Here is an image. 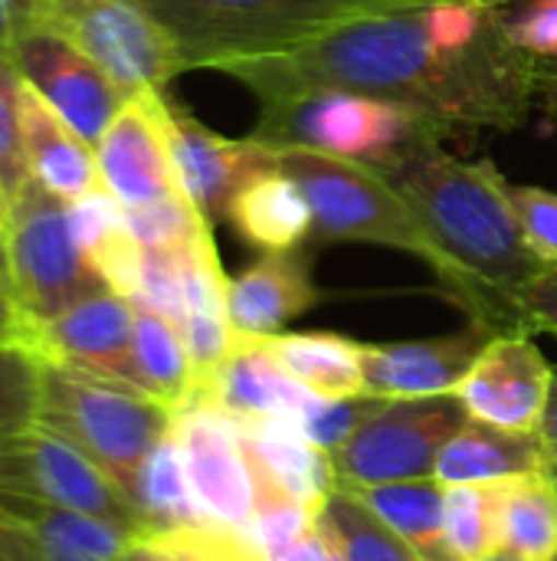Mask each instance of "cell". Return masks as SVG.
Instances as JSON below:
<instances>
[{
	"label": "cell",
	"instance_id": "6da1fadb",
	"mask_svg": "<svg viewBox=\"0 0 557 561\" xmlns=\"http://www.w3.org/2000/svg\"><path fill=\"white\" fill-rule=\"evenodd\" d=\"M223 72L259 105L341 89L404 105L443 135L519 131L538 112L542 89V59L512 39L496 0H437L368 16Z\"/></svg>",
	"mask_w": 557,
	"mask_h": 561
},
{
	"label": "cell",
	"instance_id": "7a4b0ae2",
	"mask_svg": "<svg viewBox=\"0 0 557 561\" xmlns=\"http://www.w3.org/2000/svg\"><path fill=\"white\" fill-rule=\"evenodd\" d=\"M378 168L443 253V296L496 335H532L529 296L548 273L525 240L509 181L492 161H463L423 131Z\"/></svg>",
	"mask_w": 557,
	"mask_h": 561
},
{
	"label": "cell",
	"instance_id": "3957f363",
	"mask_svg": "<svg viewBox=\"0 0 557 561\" xmlns=\"http://www.w3.org/2000/svg\"><path fill=\"white\" fill-rule=\"evenodd\" d=\"M187 69H227L335 33L348 23L437 0H135Z\"/></svg>",
	"mask_w": 557,
	"mask_h": 561
},
{
	"label": "cell",
	"instance_id": "277c9868",
	"mask_svg": "<svg viewBox=\"0 0 557 561\" xmlns=\"http://www.w3.org/2000/svg\"><path fill=\"white\" fill-rule=\"evenodd\" d=\"M36 424L82 450L135 503L141 470L171 434L174 411L138 388L43 362Z\"/></svg>",
	"mask_w": 557,
	"mask_h": 561
},
{
	"label": "cell",
	"instance_id": "5b68a950",
	"mask_svg": "<svg viewBox=\"0 0 557 561\" xmlns=\"http://www.w3.org/2000/svg\"><path fill=\"white\" fill-rule=\"evenodd\" d=\"M269 145V141H266ZM272 164L292 174L309 197L315 233L325 243H374L423 260L440 279L446 263L391 181L361 161L302 145H269Z\"/></svg>",
	"mask_w": 557,
	"mask_h": 561
},
{
	"label": "cell",
	"instance_id": "8992f818",
	"mask_svg": "<svg viewBox=\"0 0 557 561\" xmlns=\"http://www.w3.org/2000/svg\"><path fill=\"white\" fill-rule=\"evenodd\" d=\"M3 237L13 276L10 332L20 325L46 322L69 306L108 289L89 266L72 233L66 201L49 194L43 184L30 181L13 197Z\"/></svg>",
	"mask_w": 557,
	"mask_h": 561
},
{
	"label": "cell",
	"instance_id": "52a82bcc",
	"mask_svg": "<svg viewBox=\"0 0 557 561\" xmlns=\"http://www.w3.org/2000/svg\"><path fill=\"white\" fill-rule=\"evenodd\" d=\"M423 131L440 128L404 105L374 95L322 89L263 105L253 138L269 145H302L361 164H381Z\"/></svg>",
	"mask_w": 557,
	"mask_h": 561
},
{
	"label": "cell",
	"instance_id": "ba28073f",
	"mask_svg": "<svg viewBox=\"0 0 557 561\" xmlns=\"http://www.w3.org/2000/svg\"><path fill=\"white\" fill-rule=\"evenodd\" d=\"M469 421L456 394L378 398L364 424L328 454L338 486L433 480L446 440Z\"/></svg>",
	"mask_w": 557,
	"mask_h": 561
},
{
	"label": "cell",
	"instance_id": "9c48e42d",
	"mask_svg": "<svg viewBox=\"0 0 557 561\" xmlns=\"http://www.w3.org/2000/svg\"><path fill=\"white\" fill-rule=\"evenodd\" d=\"M36 30H49L95 59L128 95L184 72L167 33L135 0H33Z\"/></svg>",
	"mask_w": 557,
	"mask_h": 561
},
{
	"label": "cell",
	"instance_id": "30bf717a",
	"mask_svg": "<svg viewBox=\"0 0 557 561\" xmlns=\"http://www.w3.org/2000/svg\"><path fill=\"white\" fill-rule=\"evenodd\" d=\"M0 496L89 513L135 536L148 533L135 503L82 450L43 424L0 434Z\"/></svg>",
	"mask_w": 557,
	"mask_h": 561
},
{
	"label": "cell",
	"instance_id": "8fae6325",
	"mask_svg": "<svg viewBox=\"0 0 557 561\" xmlns=\"http://www.w3.org/2000/svg\"><path fill=\"white\" fill-rule=\"evenodd\" d=\"M174 440L207 526L246 533L256 510V480L240 427L213 404L194 398L174 411Z\"/></svg>",
	"mask_w": 557,
	"mask_h": 561
},
{
	"label": "cell",
	"instance_id": "7c38bea8",
	"mask_svg": "<svg viewBox=\"0 0 557 561\" xmlns=\"http://www.w3.org/2000/svg\"><path fill=\"white\" fill-rule=\"evenodd\" d=\"M10 335L23 342L39 362L138 388L135 306L112 289H102L46 322L20 325Z\"/></svg>",
	"mask_w": 557,
	"mask_h": 561
},
{
	"label": "cell",
	"instance_id": "4fadbf2b",
	"mask_svg": "<svg viewBox=\"0 0 557 561\" xmlns=\"http://www.w3.org/2000/svg\"><path fill=\"white\" fill-rule=\"evenodd\" d=\"M13 66L89 145H98L108 122L128 102V92L69 39L33 30L16 43Z\"/></svg>",
	"mask_w": 557,
	"mask_h": 561
},
{
	"label": "cell",
	"instance_id": "5bb4252c",
	"mask_svg": "<svg viewBox=\"0 0 557 561\" xmlns=\"http://www.w3.org/2000/svg\"><path fill=\"white\" fill-rule=\"evenodd\" d=\"M95 158L105 191L121 207H141L181 191L167 141L164 92L144 89L128 95V102L102 131Z\"/></svg>",
	"mask_w": 557,
	"mask_h": 561
},
{
	"label": "cell",
	"instance_id": "9a60e30c",
	"mask_svg": "<svg viewBox=\"0 0 557 561\" xmlns=\"http://www.w3.org/2000/svg\"><path fill=\"white\" fill-rule=\"evenodd\" d=\"M552 371L555 365H548L532 335H496L453 394L473 421L515 434H538Z\"/></svg>",
	"mask_w": 557,
	"mask_h": 561
},
{
	"label": "cell",
	"instance_id": "2e32d148",
	"mask_svg": "<svg viewBox=\"0 0 557 561\" xmlns=\"http://www.w3.org/2000/svg\"><path fill=\"white\" fill-rule=\"evenodd\" d=\"M167 141L177 184L200 217L213 227L227 220L236 191L263 168H272V151L259 138H223L187 108L167 102Z\"/></svg>",
	"mask_w": 557,
	"mask_h": 561
},
{
	"label": "cell",
	"instance_id": "e0dca14e",
	"mask_svg": "<svg viewBox=\"0 0 557 561\" xmlns=\"http://www.w3.org/2000/svg\"><path fill=\"white\" fill-rule=\"evenodd\" d=\"M496 339L479 322L463 332L417 342L364 345V394L371 398H437L453 394L483 348Z\"/></svg>",
	"mask_w": 557,
	"mask_h": 561
},
{
	"label": "cell",
	"instance_id": "ac0fdd59",
	"mask_svg": "<svg viewBox=\"0 0 557 561\" xmlns=\"http://www.w3.org/2000/svg\"><path fill=\"white\" fill-rule=\"evenodd\" d=\"M207 401L233 424H263V421H295L305 408L318 398L302 388L286 368L272 358L266 339H243L236 335L233 352L227 362L204 378L190 401Z\"/></svg>",
	"mask_w": 557,
	"mask_h": 561
},
{
	"label": "cell",
	"instance_id": "d6986e66",
	"mask_svg": "<svg viewBox=\"0 0 557 561\" xmlns=\"http://www.w3.org/2000/svg\"><path fill=\"white\" fill-rule=\"evenodd\" d=\"M135 539L89 513L0 496V542L30 561H121Z\"/></svg>",
	"mask_w": 557,
	"mask_h": 561
},
{
	"label": "cell",
	"instance_id": "ffe728a7",
	"mask_svg": "<svg viewBox=\"0 0 557 561\" xmlns=\"http://www.w3.org/2000/svg\"><path fill=\"white\" fill-rule=\"evenodd\" d=\"M318 302L309 260L292 253H263L250 270L230 279L227 312L230 325L243 339L279 335L292 319Z\"/></svg>",
	"mask_w": 557,
	"mask_h": 561
},
{
	"label": "cell",
	"instance_id": "44dd1931",
	"mask_svg": "<svg viewBox=\"0 0 557 561\" xmlns=\"http://www.w3.org/2000/svg\"><path fill=\"white\" fill-rule=\"evenodd\" d=\"M23 148L30 178L72 204L102 187L95 145H89L39 92L23 82Z\"/></svg>",
	"mask_w": 557,
	"mask_h": 561
},
{
	"label": "cell",
	"instance_id": "7402d4cb",
	"mask_svg": "<svg viewBox=\"0 0 557 561\" xmlns=\"http://www.w3.org/2000/svg\"><path fill=\"white\" fill-rule=\"evenodd\" d=\"M227 286L213 227L184 247V319L181 332L197 371V385L210 378L236 345V332L227 312Z\"/></svg>",
	"mask_w": 557,
	"mask_h": 561
},
{
	"label": "cell",
	"instance_id": "603a6c76",
	"mask_svg": "<svg viewBox=\"0 0 557 561\" xmlns=\"http://www.w3.org/2000/svg\"><path fill=\"white\" fill-rule=\"evenodd\" d=\"M253 477L322 513L335 493V470L325 450L305 440L295 421L236 424Z\"/></svg>",
	"mask_w": 557,
	"mask_h": 561
},
{
	"label": "cell",
	"instance_id": "cb8c5ba5",
	"mask_svg": "<svg viewBox=\"0 0 557 561\" xmlns=\"http://www.w3.org/2000/svg\"><path fill=\"white\" fill-rule=\"evenodd\" d=\"M227 224L243 243L263 253H292L315 233L309 197L276 164L246 178L227 210Z\"/></svg>",
	"mask_w": 557,
	"mask_h": 561
},
{
	"label": "cell",
	"instance_id": "d4e9b609",
	"mask_svg": "<svg viewBox=\"0 0 557 561\" xmlns=\"http://www.w3.org/2000/svg\"><path fill=\"white\" fill-rule=\"evenodd\" d=\"M545 470L548 457L538 434H515L469 417L440 450L433 480L450 490L469 483H506Z\"/></svg>",
	"mask_w": 557,
	"mask_h": 561
},
{
	"label": "cell",
	"instance_id": "484cf974",
	"mask_svg": "<svg viewBox=\"0 0 557 561\" xmlns=\"http://www.w3.org/2000/svg\"><path fill=\"white\" fill-rule=\"evenodd\" d=\"M66 207H69L72 233H76L89 266L102 276V283L112 293L135 299L141 289L144 247L135 240L125 207L105 191V184Z\"/></svg>",
	"mask_w": 557,
	"mask_h": 561
},
{
	"label": "cell",
	"instance_id": "4316f807",
	"mask_svg": "<svg viewBox=\"0 0 557 561\" xmlns=\"http://www.w3.org/2000/svg\"><path fill=\"white\" fill-rule=\"evenodd\" d=\"M266 345L286 375L312 394L328 401L364 394V345L335 332H279Z\"/></svg>",
	"mask_w": 557,
	"mask_h": 561
},
{
	"label": "cell",
	"instance_id": "83f0119b",
	"mask_svg": "<svg viewBox=\"0 0 557 561\" xmlns=\"http://www.w3.org/2000/svg\"><path fill=\"white\" fill-rule=\"evenodd\" d=\"M361 500L420 561H460L446 542L443 486L437 480H407L384 486H341Z\"/></svg>",
	"mask_w": 557,
	"mask_h": 561
},
{
	"label": "cell",
	"instance_id": "f1b7e54d",
	"mask_svg": "<svg viewBox=\"0 0 557 561\" xmlns=\"http://www.w3.org/2000/svg\"><path fill=\"white\" fill-rule=\"evenodd\" d=\"M131 306H135L138 388L151 394L154 401L167 404L171 411H181L197 388V371H194L184 332L148 302L131 299Z\"/></svg>",
	"mask_w": 557,
	"mask_h": 561
},
{
	"label": "cell",
	"instance_id": "f546056e",
	"mask_svg": "<svg viewBox=\"0 0 557 561\" xmlns=\"http://www.w3.org/2000/svg\"><path fill=\"white\" fill-rule=\"evenodd\" d=\"M502 549L525 561H557V486L548 473L506 483Z\"/></svg>",
	"mask_w": 557,
	"mask_h": 561
},
{
	"label": "cell",
	"instance_id": "4dcf8cb0",
	"mask_svg": "<svg viewBox=\"0 0 557 561\" xmlns=\"http://www.w3.org/2000/svg\"><path fill=\"white\" fill-rule=\"evenodd\" d=\"M135 506L144 519V529H148L144 536L207 526V519L200 516V510L194 503V493H190V483L184 473V460H181V450L174 440V427L148 457L141 480H138Z\"/></svg>",
	"mask_w": 557,
	"mask_h": 561
},
{
	"label": "cell",
	"instance_id": "1f68e13d",
	"mask_svg": "<svg viewBox=\"0 0 557 561\" xmlns=\"http://www.w3.org/2000/svg\"><path fill=\"white\" fill-rule=\"evenodd\" d=\"M506 483H469V486H450L443 493L446 542L460 561H476L502 549Z\"/></svg>",
	"mask_w": 557,
	"mask_h": 561
},
{
	"label": "cell",
	"instance_id": "d6a6232c",
	"mask_svg": "<svg viewBox=\"0 0 557 561\" xmlns=\"http://www.w3.org/2000/svg\"><path fill=\"white\" fill-rule=\"evenodd\" d=\"M322 523L335 536L345 561H420L361 500L341 486L328 496Z\"/></svg>",
	"mask_w": 557,
	"mask_h": 561
},
{
	"label": "cell",
	"instance_id": "836d02e7",
	"mask_svg": "<svg viewBox=\"0 0 557 561\" xmlns=\"http://www.w3.org/2000/svg\"><path fill=\"white\" fill-rule=\"evenodd\" d=\"M39 385L43 362L10 332H0V434L36 424Z\"/></svg>",
	"mask_w": 557,
	"mask_h": 561
},
{
	"label": "cell",
	"instance_id": "e575fe53",
	"mask_svg": "<svg viewBox=\"0 0 557 561\" xmlns=\"http://www.w3.org/2000/svg\"><path fill=\"white\" fill-rule=\"evenodd\" d=\"M125 217L144 250H181L204 230H210V224L200 217V210L187 201L184 191L164 194L141 207H125Z\"/></svg>",
	"mask_w": 557,
	"mask_h": 561
},
{
	"label": "cell",
	"instance_id": "d590c367",
	"mask_svg": "<svg viewBox=\"0 0 557 561\" xmlns=\"http://www.w3.org/2000/svg\"><path fill=\"white\" fill-rule=\"evenodd\" d=\"M30 181L23 148V76L13 62L0 59V191L13 204Z\"/></svg>",
	"mask_w": 557,
	"mask_h": 561
},
{
	"label": "cell",
	"instance_id": "8d00e7d4",
	"mask_svg": "<svg viewBox=\"0 0 557 561\" xmlns=\"http://www.w3.org/2000/svg\"><path fill=\"white\" fill-rule=\"evenodd\" d=\"M374 404H378V398H371V394L345 398V401L315 398L305 408V414L299 417V431L305 434L309 444H315L318 450L332 454L364 424V417L374 411Z\"/></svg>",
	"mask_w": 557,
	"mask_h": 561
},
{
	"label": "cell",
	"instance_id": "74e56055",
	"mask_svg": "<svg viewBox=\"0 0 557 561\" xmlns=\"http://www.w3.org/2000/svg\"><path fill=\"white\" fill-rule=\"evenodd\" d=\"M509 197L515 204L529 247L545 263H557V191L535 184H509Z\"/></svg>",
	"mask_w": 557,
	"mask_h": 561
},
{
	"label": "cell",
	"instance_id": "f35d334b",
	"mask_svg": "<svg viewBox=\"0 0 557 561\" xmlns=\"http://www.w3.org/2000/svg\"><path fill=\"white\" fill-rule=\"evenodd\" d=\"M509 33L535 59L557 62V0H529L509 16Z\"/></svg>",
	"mask_w": 557,
	"mask_h": 561
},
{
	"label": "cell",
	"instance_id": "ab89813d",
	"mask_svg": "<svg viewBox=\"0 0 557 561\" xmlns=\"http://www.w3.org/2000/svg\"><path fill=\"white\" fill-rule=\"evenodd\" d=\"M36 30L33 0H0V59L13 62L16 43Z\"/></svg>",
	"mask_w": 557,
	"mask_h": 561
},
{
	"label": "cell",
	"instance_id": "60d3db41",
	"mask_svg": "<svg viewBox=\"0 0 557 561\" xmlns=\"http://www.w3.org/2000/svg\"><path fill=\"white\" fill-rule=\"evenodd\" d=\"M529 329L548 332L557 339V263L548 266V273L535 283L529 296Z\"/></svg>",
	"mask_w": 557,
	"mask_h": 561
},
{
	"label": "cell",
	"instance_id": "b9f144b4",
	"mask_svg": "<svg viewBox=\"0 0 557 561\" xmlns=\"http://www.w3.org/2000/svg\"><path fill=\"white\" fill-rule=\"evenodd\" d=\"M538 437H542L548 463H557V365L552 371V391H548V404H545V414L538 424Z\"/></svg>",
	"mask_w": 557,
	"mask_h": 561
},
{
	"label": "cell",
	"instance_id": "7bdbcfd3",
	"mask_svg": "<svg viewBox=\"0 0 557 561\" xmlns=\"http://www.w3.org/2000/svg\"><path fill=\"white\" fill-rule=\"evenodd\" d=\"M538 108L557 122V62L542 59V89H538Z\"/></svg>",
	"mask_w": 557,
	"mask_h": 561
},
{
	"label": "cell",
	"instance_id": "ee69618b",
	"mask_svg": "<svg viewBox=\"0 0 557 561\" xmlns=\"http://www.w3.org/2000/svg\"><path fill=\"white\" fill-rule=\"evenodd\" d=\"M0 316L13 322V276H10V253H7L3 230H0Z\"/></svg>",
	"mask_w": 557,
	"mask_h": 561
},
{
	"label": "cell",
	"instance_id": "f6af8a7d",
	"mask_svg": "<svg viewBox=\"0 0 557 561\" xmlns=\"http://www.w3.org/2000/svg\"><path fill=\"white\" fill-rule=\"evenodd\" d=\"M121 561H164V552L154 546V539L138 536V539L128 546V552H125V559Z\"/></svg>",
	"mask_w": 557,
	"mask_h": 561
},
{
	"label": "cell",
	"instance_id": "bcb514c9",
	"mask_svg": "<svg viewBox=\"0 0 557 561\" xmlns=\"http://www.w3.org/2000/svg\"><path fill=\"white\" fill-rule=\"evenodd\" d=\"M476 561H525V559H519L515 552H509V549H496L492 556H483V559H476Z\"/></svg>",
	"mask_w": 557,
	"mask_h": 561
},
{
	"label": "cell",
	"instance_id": "7dc6e473",
	"mask_svg": "<svg viewBox=\"0 0 557 561\" xmlns=\"http://www.w3.org/2000/svg\"><path fill=\"white\" fill-rule=\"evenodd\" d=\"M0 561H30L26 556H20L13 546H7V542H0Z\"/></svg>",
	"mask_w": 557,
	"mask_h": 561
},
{
	"label": "cell",
	"instance_id": "c3c4849f",
	"mask_svg": "<svg viewBox=\"0 0 557 561\" xmlns=\"http://www.w3.org/2000/svg\"><path fill=\"white\" fill-rule=\"evenodd\" d=\"M7 220H10V201H7V194L0 191V230L7 233Z\"/></svg>",
	"mask_w": 557,
	"mask_h": 561
},
{
	"label": "cell",
	"instance_id": "681fc988",
	"mask_svg": "<svg viewBox=\"0 0 557 561\" xmlns=\"http://www.w3.org/2000/svg\"><path fill=\"white\" fill-rule=\"evenodd\" d=\"M0 332H10V322H7L3 316H0Z\"/></svg>",
	"mask_w": 557,
	"mask_h": 561
},
{
	"label": "cell",
	"instance_id": "f907efd6",
	"mask_svg": "<svg viewBox=\"0 0 557 561\" xmlns=\"http://www.w3.org/2000/svg\"><path fill=\"white\" fill-rule=\"evenodd\" d=\"M548 477H557V463H548V470H545Z\"/></svg>",
	"mask_w": 557,
	"mask_h": 561
},
{
	"label": "cell",
	"instance_id": "816d5d0a",
	"mask_svg": "<svg viewBox=\"0 0 557 561\" xmlns=\"http://www.w3.org/2000/svg\"><path fill=\"white\" fill-rule=\"evenodd\" d=\"M552 480H555V486H557V477H552Z\"/></svg>",
	"mask_w": 557,
	"mask_h": 561
}]
</instances>
